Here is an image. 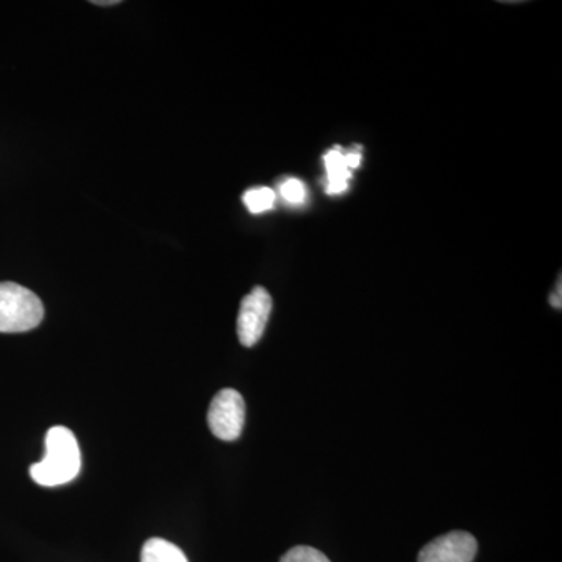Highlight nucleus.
<instances>
[{
	"label": "nucleus",
	"mask_w": 562,
	"mask_h": 562,
	"mask_svg": "<svg viewBox=\"0 0 562 562\" xmlns=\"http://www.w3.org/2000/svg\"><path fill=\"white\" fill-rule=\"evenodd\" d=\"M80 468L81 454L76 436L69 428L54 427L47 431L46 454L32 465L31 476L40 486H61L72 482Z\"/></svg>",
	"instance_id": "1"
},
{
	"label": "nucleus",
	"mask_w": 562,
	"mask_h": 562,
	"mask_svg": "<svg viewBox=\"0 0 562 562\" xmlns=\"http://www.w3.org/2000/svg\"><path fill=\"white\" fill-rule=\"evenodd\" d=\"M43 319V302L35 292L11 281L0 283V333L31 331Z\"/></svg>",
	"instance_id": "2"
},
{
	"label": "nucleus",
	"mask_w": 562,
	"mask_h": 562,
	"mask_svg": "<svg viewBox=\"0 0 562 562\" xmlns=\"http://www.w3.org/2000/svg\"><path fill=\"white\" fill-rule=\"evenodd\" d=\"M246 422V403L235 390H222L214 395L209 409L210 430L221 441H236Z\"/></svg>",
	"instance_id": "3"
},
{
	"label": "nucleus",
	"mask_w": 562,
	"mask_h": 562,
	"mask_svg": "<svg viewBox=\"0 0 562 562\" xmlns=\"http://www.w3.org/2000/svg\"><path fill=\"white\" fill-rule=\"evenodd\" d=\"M271 312L272 297L265 288H254L244 297L238 316V338L243 346L254 347L260 341Z\"/></svg>",
	"instance_id": "4"
},
{
	"label": "nucleus",
	"mask_w": 562,
	"mask_h": 562,
	"mask_svg": "<svg viewBox=\"0 0 562 562\" xmlns=\"http://www.w3.org/2000/svg\"><path fill=\"white\" fill-rule=\"evenodd\" d=\"M476 552L479 542L471 532L452 531L427 543L417 562H472Z\"/></svg>",
	"instance_id": "5"
},
{
	"label": "nucleus",
	"mask_w": 562,
	"mask_h": 562,
	"mask_svg": "<svg viewBox=\"0 0 562 562\" xmlns=\"http://www.w3.org/2000/svg\"><path fill=\"white\" fill-rule=\"evenodd\" d=\"M327 168V191L328 194H339L346 191L347 180L350 179V171L344 162V154L338 149L328 151L324 157Z\"/></svg>",
	"instance_id": "6"
},
{
	"label": "nucleus",
	"mask_w": 562,
	"mask_h": 562,
	"mask_svg": "<svg viewBox=\"0 0 562 562\" xmlns=\"http://www.w3.org/2000/svg\"><path fill=\"white\" fill-rule=\"evenodd\" d=\"M140 562H188V560L179 547L165 539L154 538L144 543Z\"/></svg>",
	"instance_id": "7"
},
{
	"label": "nucleus",
	"mask_w": 562,
	"mask_h": 562,
	"mask_svg": "<svg viewBox=\"0 0 562 562\" xmlns=\"http://www.w3.org/2000/svg\"><path fill=\"white\" fill-rule=\"evenodd\" d=\"M243 201L250 213H265V211L273 209L276 192L271 188H255V190H249L244 194Z\"/></svg>",
	"instance_id": "8"
},
{
	"label": "nucleus",
	"mask_w": 562,
	"mask_h": 562,
	"mask_svg": "<svg viewBox=\"0 0 562 562\" xmlns=\"http://www.w3.org/2000/svg\"><path fill=\"white\" fill-rule=\"evenodd\" d=\"M280 562H331L319 550L313 547L299 546L281 557Z\"/></svg>",
	"instance_id": "9"
},
{
	"label": "nucleus",
	"mask_w": 562,
	"mask_h": 562,
	"mask_svg": "<svg viewBox=\"0 0 562 562\" xmlns=\"http://www.w3.org/2000/svg\"><path fill=\"white\" fill-rule=\"evenodd\" d=\"M280 195L292 205H301L306 199V188L301 180L290 179L280 184Z\"/></svg>",
	"instance_id": "10"
},
{
	"label": "nucleus",
	"mask_w": 562,
	"mask_h": 562,
	"mask_svg": "<svg viewBox=\"0 0 562 562\" xmlns=\"http://www.w3.org/2000/svg\"><path fill=\"white\" fill-rule=\"evenodd\" d=\"M361 155L360 154H347L344 155V162H346L347 169H355L360 166Z\"/></svg>",
	"instance_id": "11"
},
{
	"label": "nucleus",
	"mask_w": 562,
	"mask_h": 562,
	"mask_svg": "<svg viewBox=\"0 0 562 562\" xmlns=\"http://www.w3.org/2000/svg\"><path fill=\"white\" fill-rule=\"evenodd\" d=\"M550 302H552L554 308H561V281L558 283V292H554L552 299H550Z\"/></svg>",
	"instance_id": "12"
},
{
	"label": "nucleus",
	"mask_w": 562,
	"mask_h": 562,
	"mask_svg": "<svg viewBox=\"0 0 562 562\" xmlns=\"http://www.w3.org/2000/svg\"><path fill=\"white\" fill-rule=\"evenodd\" d=\"M92 3H95V5H103V7H106V5H117V3H120V0H109V2H92Z\"/></svg>",
	"instance_id": "13"
}]
</instances>
